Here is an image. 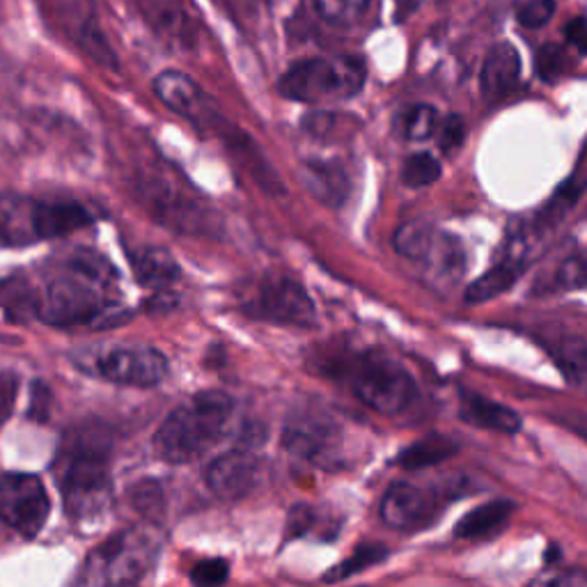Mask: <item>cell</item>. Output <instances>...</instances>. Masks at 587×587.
<instances>
[{
	"label": "cell",
	"mask_w": 587,
	"mask_h": 587,
	"mask_svg": "<svg viewBox=\"0 0 587 587\" xmlns=\"http://www.w3.org/2000/svg\"><path fill=\"white\" fill-rule=\"evenodd\" d=\"M342 427L319 411L291 416L283 430V447L297 462L333 468L342 452Z\"/></svg>",
	"instance_id": "9c48e42d"
},
{
	"label": "cell",
	"mask_w": 587,
	"mask_h": 587,
	"mask_svg": "<svg viewBox=\"0 0 587 587\" xmlns=\"http://www.w3.org/2000/svg\"><path fill=\"white\" fill-rule=\"evenodd\" d=\"M259 462L248 450H230L204 470L209 491L221 500H239L257 487Z\"/></svg>",
	"instance_id": "4fadbf2b"
},
{
	"label": "cell",
	"mask_w": 587,
	"mask_h": 587,
	"mask_svg": "<svg viewBox=\"0 0 587 587\" xmlns=\"http://www.w3.org/2000/svg\"><path fill=\"white\" fill-rule=\"evenodd\" d=\"M567 40H569V44L583 56V53H585V19L583 16H576L567 25Z\"/></svg>",
	"instance_id": "ab89813d"
},
{
	"label": "cell",
	"mask_w": 587,
	"mask_h": 587,
	"mask_svg": "<svg viewBox=\"0 0 587 587\" xmlns=\"http://www.w3.org/2000/svg\"><path fill=\"white\" fill-rule=\"evenodd\" d=\"M439 147L443 154H455L457 149H462L464 141H466V122L459 115H447L443 122H439Z\"/></svg>",
	"instance_id": "d590c367"
},
{
	"label": "cell",
	"mask_w": 587,
	"mask_h": 587,
	"mask_svg": "<svg viewBox=\"0 0 587 587\" xmlns=\"http://www.w3.org/2000/svg\"><path fill=\"white\" fill-rule=\"evenodd\" d=\"M312 510L310 507H294L291 514H289V525H287V532H289V538H299L303 535V532L310 528L312 523Z\"/></svg>",
	"instance_id": "74e56055"
},
{
	"label": "cell",
	"mask_w": 587,
	"mask_h": 587,
	"mask_svg": "<svg viewBox=\"0 0 587 587\" xmlns=\"http://www.w3.org/2000/svg\"><path fill=\"white\" fill-rule=\"evenodd\" d=\"M154 92L173 113L193 122L198 129L221 133L228 126L217 106L198 88L193 78L177 69L158 74L154 78Z\"/></svg>",
	"instance_id": "7c38bea8"
},
{
	"label": "cell",
	"mask_w": 587,
	"mask_h": 587,
	"mask_svg": "<svg viewBox=\"0 0 587 587\" xmlns=\"http://www.w3.org/2000/svg\"><path fill=\"white\" fill-rule=\"evenodd\" d=\"M434 234H436V228L432 223L411 221L395 232L392 244H395V251L402 257L411 262H420L424 251L430 248Z\"/></svg>",
	"instance_id": "83f0119b"
},
{
	"label": "cell",
	"mask_w": 587,
	"mask_h": 587,
	"mask_svg": "<svg viewBox=\"0 0 587 587\" xmlns=\"http://www.w3.org/2000/svg\"><path fill=\"white\" fill-rule=\"evenodd\" d=\"M19 395V377L14 372H0V427H3L16 405Z\"/></svg>",
	"instance_id": "8d00e7d4"
},
{
	"label": "cell",
	"mask_w": 587,
	"mask_h": 587,
	"mask_svg": "<svg viewBox=\"0 0 587 587\" xmlns=\"http://www.w3.org/2000/svg\"><path fill=\"white\" fill-rule=\"evenodd\" d=\"M553 14H555V0H528V3H523L521 10L517 12V19L523 29L538 31L544 29V25L553 19Z\"/></svg>",
	"instance_id": "836d02e7"
},
{
	"label": "cell",
	"mask_w": 587,
	"mask_h": 587,
	"mask_svg": "<svg viewBox=\"0 0 587 587\" xmlns=\"http://www.w3.org/2000/svg\"><path fill=\"white\" fill-rule=\"evenodd\" d=\"M0 242L14 246L37 242L35 200L16 196L0 198Z\"/></svg>",
	"instance_id": "7402d4cb"
},
{
	"label": "cell",
	"mask_w": 587,
	"mask_h": 587,
	"mask_svg": "<svg viewBox=\"0 0 587 587\" xmlns=\"http://www.w3.org/2000/svg\"><path fill=\"white\" fill-rule=\"evenodd\" d=\"M459 498L462 485L455 489H439V487H420L413 483H395L386 489L381 498V519L386 525L413 532L424 525H430L439 512L443 498Z\"/></svg>",
	"instance_id": "8fae6325"
},
{
	"label": "cell",
	"mask_w": 587,
	"mask_h": 587,
	"mask_svg": "<svg viewBox=\"0 0 587 587\" xmlns=\"http://www.w3.org/2000/svg\"><path fill=\"white\" fill-rule=\"evenodd\" d=\"M326 372L350 384L363 405L388 418H402L420 402V390L409 372L379 352L350 354L326 363Z\"/></svg>",
	"instance_id": "277c9868"
},
{
	"label": "cell",
	"mask_w": 587,
	"mask_h": 587,
	"mask_svg": "<svg viewBox=\"0 0 587 587\" xmlns=\"http://www.w3.org/2000/svg\"><path fill=\"white\" fill-rule=\"evenodd\" d=\"M457 452H459L457 441H452L450 436L443 434H427L424 439L411 443L409 447L399 452L395 457V466L405 470H422L450 459L452 455H457Z\"/></svg>",
	"instance_id": "603a6c76"
},
{
	"label": "cell",
	"mask_w": 587,
	"mask_h": 587,
	"mask_svg": "<svg viewBox=\"0 0 587 587\" xmlns=\"http://www.w3.org/2000/svg\"><path fill=\"white\" fill-rule=\"evenodd\" d=\"M53 5H56V12L71 37L97 65L118 69V56L99 29L90 0H53Z\"/></svg>",
	"instance_id": "5bb4252c"
},
{
	"label": "cell",
	"mask_w": 587,
	"mask_h": 587,
	"mask_svg": "<svg viewBox=\"0 0 587 587\" xmlns=\"http://www.w3.org/2000/svg\"><path fill=\"white\" fill-rule=\"evenodd\" d=\"M388 555H390V551L384 544H363L350 557L342 560V563H337L335 567H331L322 580L324 583H340L346 578H354V576H358L372 567L381 565Z\"/></svg>",
	"instance_id": "4316f807"
},
{
	"label": "cell",
	"mask_w": 587,
	"mask_h": 587,
	"mask_svg": "<svg viewBox=\"0 0 587 587\" xmlns=\"http://www.w3.org/2000/svg\"><path fill=\"white\" fill-rule=\"evenodd\" d=\"M521 78V56L519 51L510 42L496 44L483 65V76H479V84H483V92L489 99H500L505 95H510Z\"/></svg>",
	"instance_id": "ac0fdd59"
},
{
	"label": "cell",
	"mask_w": 587,
	"mask_h": 587,
	"mask_svg": "<svg viewBox=\"0 0 587 587\" xmlns=\"http://www.w3.org/2000/svg\"><path fill=\"white\" fill-rule=\"evenodd\" d=\"M424 274L436 289L455 287L466 272V253L455 234L436 230L430 248L420 257Z\"/></svg>",
	"instance_id": "2e32d148"
},
{
	"label": "cell",
	"mask_w": 587,
	"mask_h": 587,
	"mask_svg": "<svg viewBox=\"0 0 587 587\" xmlns=\"http://www.w3.org/2000/svg\"><path fill=\"white\" fill-rule=\"evenodd\" d=\"M230 578V563L223 557H209L202 560L200 565L191 572V583L200 587H211V585H223Z\"/></svg>",
	"instance_id": "e575fe53"
},
{
	"label": "cell",
	"mask_w": 587,
	"mask_h": 587,
	"mask_svg": "<svg viewBox=\"0 0 587 587\" xmlns=\"http://www.w3.org/2000/svg\"><path fill=\"white\" fill-rule=\"evenodd\" d=\"M76 363L103 381L131 388H152L168 375V358L147 344L92 346Z\"/></svg>",
	"instance_id": "52a82bcc"
},
{
	"label": "cell",
	"mask_w": 587,
	"mask_h": 587,
	"mask_svg": "<svg viewBox=\"0 0 587 587\" xmlns=\"http://www.w3.org/2000/svg\"><path fill=\"white\" fill-rule=\"evenodd\" d=\"M538 74L544 84H555L567 71V51L557 44H544L538 51Z\"/></svg>",
	"instance_id": "1f68e13d"
},
{
	"label": "cell",
	"mask_w": 587,
	"mask_h": 587,
	"mask_svg": "<svg viewBox=\"0 0 587 587\" xmlns=\"http://www.w3.org/2000/svg\"><path fill=\"white\" fill-rule=\"evenodd\" d=\"M111 441L99 427L71 432L56 462V479L65 510L78 523H92L106 514L113 500Z\"/></svg>",
	"instance_id": "7a4b0ae2"
},
{
	"label": "cell",
	"mask_w": 587,
	"mask_h": 587,
	"mask_svg": "<svg viewBox=\"0 0 587 587\" xmlns=\"http://www.w3.org/2000/svg\"><path fill=\"white\" fill-rule=\"evenodd\" d=\"M525 255H528L525 239L521 234L512 236L505 246L502 257L491 266V269L466 287V303H487L510 289L525 269Z\"/></svg>",
	"instance_id": "9a60e30c"
},
{
	"label": "cell",
	"mask_w": 587,
	"mask_h": 587,
	"mask_svg": "<svg viewBox=\"0 0 587 587\" xmlns=\"http://www.w3.org/2000/svg\"><path fill=\"white\" fill-rule=\"evenodd\" d=\"M92 225V213L76 202H35V236L58 239Z\"/></svg>",
	"instance_id": "d6986e66"
},
{
	"label": "cell",
	"mask_w": 587,
	"mask_h": 587,
	"mask_svg": "<svg viewBox=\"0 0 587 587\" xmlns=\"http://www.w3.org/2000/svg\"><path fill=\"white\" fill-rule=\"evenodd\" d=\"M397 3V19L402 21L407 19L411 12H416V8L422 3V0H395Z\"/></svg>",
	"instance_id": "60d3db41"
},
{
	"label": "cell",
	"mask_w": 587,
	"mask_h": 587,
	"mask_svg": "<svg viewBox=\"0 0 587 587\" xmlns=\"http://www.w3.org/2000/svg\"><path fill=\"white\" fill-rule=\"evenodd\" d=\"M131 266L136 280L154 291H168L181 278V269L177 259L158 246H147L131 253Z\"/></svg>",
	"instance_id": "44dd1931"
},
{
	"label": "cell",
	"mask_w": 587,
	"mask_h": 587,
	"mask_svg": "<svg viewBox=\"0 0 587 587\" xmlns=\"http://www.w3.org/2000/svg\"><path fill=\"white\" fill-rule=\"evenodd\" d=\"M514 514V502L512 500H489L485 505L470 510L457 525H455V538L459 540H477L485 538L489 532L502 528L510 517Z\"/></svg>",
	"instance_id": "cb8c5ba5"
},
{
	"label": "cell",
	"mask_w": 587,
	"mask_h": 587,
	"mask_svg": "<svg viewBox=\"0 0 587 587\" xmlns=\"http://www.w3.org/2000/svg\"><path fill=\"white\" fill-rule=\"evenodd\" d=\"M126 496L133 510L141 512L149 523H156L158 517L164 514V489L156 479H139L136 485H131Z\"/></svg>",
	"instance_id": "f546056e"
},
{
	"label": "cell",
	"mask_w": 587,
	"mask_h": 587,
	"mask_svg": "<svg viewBox=\"0 0 587 587\" xmlns=\"http://www.w3.org/2000/svg\"><path fill=\"white\" fill-rule=\"evenodd\" d=\"M317 14L333 25H354L369 12L372 0H312Z\"/></svg>",
	"instance_id": "f1b7e54d"
},
{
	"label": "cell",
	"mask_w": 587,
	"mask_h": 587,
	"mask_svg": "<svg viewBox=\"0 0 587 587\" xmlns=\"http://www.w3.org/2000/svg\"><path fill=\"white\" fill-rule=\"evenodd\" d=\"M164 538L156 523L129 528L99 544L78 576L81 585H133L141 583L162 553Z\"/></svg>",
	"instance_id": "5b68a950"
},
{
	"label": "cell",
	"mask_w": 587,
	"mask_h": 587,
	"mask_svg": "<svg viewBox=\"0 0 587 587\" xmlns=\"http://www.w3.org/2000/svg\"><path fill=\"white\" fill-rule=\"evenodd\" d=\"M31 402H33V407H31L29 416L37 422H44L48 418V388L42 381H35Z\"/></svg>",
	"instance_id": "f35d334b"
},
{
	"label": "cell",
	"mask_w": 587,
	"mask_h": 587,
	"mask_svg": "<svg viewBox=\"0 0 587 587\" xmlns=\"http://www.w3.org/2000/svg\"><path fill=\"white\" fill-rule=\"evenodd\" d=\"M367 78L365 63L358 56L308 58L291 65L280 78V95L303 103L342 101L356 97Z\"/></svg>",
	"instance_id": "8992f818"
},
{
	"label": "cell",
	"mask_w": 587,
	"mask_h": 587,
	"mask_svg": "<svg viewBox=\"0 0 587 587\" xmlns=\"http://www.w3.org/2000/svg\"><path fill=\"white\" fill-rule=\"evenodd\" d=\"M301 179L306 189L326 207H342L350 196V175L337 162H306Z\"/></svg>",
	"instance_id": "ffe728a7"
},
{
	"label": "cell",
	"mask_w": 587,
	"mask_h": 587,
	"mask_svg": "<svg viewBox=\"0 0 587 587\" xmlns=\"http://www.w3.org/2000/svg\"><path fill=\"white\" fill-rule=\"evenodd\" d=\"M115 287L118 272L109 259L90 248H76L63 262V274L37 297L35 317L56 329L111 324Z\"/></svg>",
	"instance_id": "6da1fadb"
},
{
	"label": "cell",
	"mask_w": 587,
	"mask_h": 587,
	"mask_svg": "<svg viewBox=\"0 0 587 587\" xmlns=\"http://www.w3.org/2000/svg\"><path fill=\"white\" fill-rule=\"evenodd\" d=\"M583 285H585V259L580 253H576L557 266L553 274V283L549 285V291L557 289L572 291V289H583Z\"/></svg>",
	"instance_id": "d6a6232c"
},
{
	"label": "cell",
	"mask_w": 587,
	"mask_h": 587,
	"mask_svg": "<svg viewBox=\"0 0 587 587\" xmlns=\"http://www.w3.org/2000/svg\"><path fill=\"white\" fill-rule=\"evenodd\" d=\"M439 122L441 118L434 106L413 103V106H407L405 111H399V115L395 118V129L402 139L411 143H422V141H430L439 131Z\"/></svg>",
	"instance_id": "484cf974"
},
{
	"label": "cell",
	"mask_w": 587,
	"mask_h": 587,
	"mask_svg": "<svg viewBox=\"0 0 587 587\" xmlns=\"http://www.w3.org/2000/svg\"><path fill=\"white\" fill-rule=\"evenodd\" d=\"M248 317L278 326L312 329L317 326V308L308 289L294 278L278 276L264 280L244 303Z\"/></svg>",
	"instance_id": "ba28073f"
},
{
	"label": "cell",
	"mask_w": 587,
	"mask_h": 587,
	"mask_svg": "<svg viewBox=\"0 0 587 587\" xmlns=\"http://www.w3.org/2000/svg\"><path fill=\"white\" fill-rule=\"evenodd\" d=\"M234 399L223 390H204L177 407L154 434L156 457L166 464H193L225 436Z\"/></svg>",
	"instance_id": "3957f363"
},
{
	"label": "cell",
	"mask_w": 587,
	"mask_h": 587,
	"mask_svg": "<svg viewBox=\"0 0 587 587\" xmlns=\"http://www.w3.org/2000/svg\"><path fill=\"white\" fill-rule=\"evenodd\" d=\"M441 173H443L441 164L434 154L418 152V154H411L405 162L402 181L411 186V189H422V186H432L434 181H439Z\"/></svg>",
	"instance_id": "4dcf8cb0"
},
{
	"label": "cell",
	"mask_w": 587,
	"mask_h": 587,
	"mask_svg": "<svg viewBox=\"0 0 587 587\" xmlns=\"http://www.w3.org/2000/svg\"><path fill=\"white\" fill-rule=\"evenodd\" d=\"M459 416L464 422L479 427V430H489L507 436L521 432V416L514 409L475 392L462 395Z\"/></svg>",
	"instance_id": "e0dca14e"
},
{
	"label": "cell",
	"mask_w": 587,
	"mask_h": 587,
	"mask_svg": "<svg viewBox=\"0 0 587 587\" xmlns=\"http://www.w3.org/2000/svg\"><path fill=\"white\" fill-rule=\"evenodd\" d=\"M48 512L51 498L37 475L8 473L0 477V523L33 540L46 525Z\"/></svg>",
	"instance_id": "30bf717a"
},
{
	"label": "cell",
	"mask_w": 587,
	"mask_h": 587,
	"mask_svg": "<svg viewBox=\"0 0 587 587\" xmlns=\"http://www.w3.org/2000/svg\"><path fill=\"white\" fill-rule=\"evenodd\" d=\"M0 308L8 312L10 322H29L37 312V294L25 278H0Z\"/></svg>",
	"instance_id": "d4e9b609"
}]
</instances>
